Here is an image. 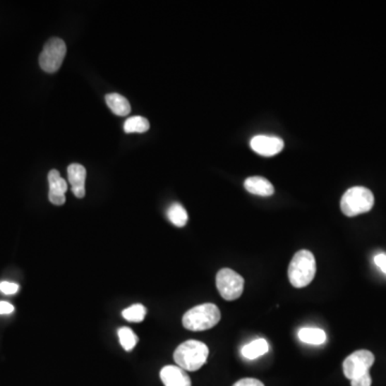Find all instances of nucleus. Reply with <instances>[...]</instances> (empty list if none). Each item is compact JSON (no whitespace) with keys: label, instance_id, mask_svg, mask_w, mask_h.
<instances>
[{"label":"nucleus","instance_id":"1","mask_svg":"<svg viewBox=\"0 0 386 386\" xmlns=\"http://www.w3.org/2000/svg\"><path fill=\"white\" fill-rule=\"evenodd\" d=\"M317 272L315 255L308 251L295 253L289 265L288 276L294 288L301 289L311 284Z\"/></svg>","mask_w":386,"mask_h":386},{"label":"nucleus","instance_id":"2","mask_svg":"<svg viewBox=\"0 0 386 386\" xmlns=\"http://www.w3.org/2000/svg\"><path fill=\"white\" fill-rule=\"evenodd\" d=\"M207 346L198 340H187L177 346L174 361L185 371H197L207 362Z\"/></svg>","mask_w":386,"mask_h":386},{"label":"nucleus","instance_id":"3","mask_svg":"<svg viewBox=\"0 0 386 386\" xmlns=\"http://www.w3.org/2000/svg\"><path fill=\"white\" fill-rule=\"evenodd\" d=\"M222 313L214 304H202L193 307L183 315V325L192 332H203L216 326Z\"/></svg>","mask_w":386,"mask_h":386},{"label":"nucleus","instance_id":"4","mask_svg":"<svg viewBox=\"0 0 386 386\" xmlns=\"http://www.w3.org/2000/svg\"><path fill=\"white\" fill-rule=\"evenodd\" d=\"M373 204L375 197L373 192L367 188L356 186L346 190L342 195L340 207L346 216L355 217L368 212L373 207Z\"/></svg>","mask_w":386,"mask_h":386},{"label":"nucleus","instance_id":"5","mask_svg":"<svg viewBox=\"0 0 386 386\" xmlns=\"http://www.w3.org/2000/svg\"><path fill=\"white\" fill-rule=\"evenodd\" d=\"M67 53L65 41L61 38H51L45 43L39 57L41 69L47 73H55L61 69Z\"/></svg>","mask_w":386,"mask_h":386},{"label":"nucleus","instance_id":"6","mask_svg":"<svg viewBox=\"0 0 386 386\" xmlns=\"http://www.w3.org/2000/svg\"><path fill=\"white\" fill-rule=\"evenodd\" d=\"M217 289L226 301H235L243 294L245 280L230 268L220 270L216 277Z\"/></svg>","mask_w":386,"mask_h":386},{"label":"nucleus","instance_id":"7","mask_svg":"<svg viewBox=\"0 0 386 386\" xmlns=\"http://www.w3.org/2000/svg\"><path fill=\"white\" fill-rule=\"evenodd\" d=\"M375 363V355L368 350H360L349 355L342 364L344 373L349 380L366 375Z\"/></svg>","mask_w":386,"mask_h":386},{"label":"nucleus","instance_id":"8","mask_svg":"<svg viewBox=\"0 0 386 386\" xmlns=\"http://www.w3.org/2000/svg\"><path fill=\"white\" fill-rule=\"evenodd\" d=\"M253 152L263 157L279 154L284 147V142L278 136L255 135L251 141Z\"/></svg>","mask_w":386,"mask_h":386},{"label":"nucleus","instance_id":"9","mask_svg":"<svg viewBox=\"0 0 386 386\" xmlns=\"http://www.w3.org/2000/svg\"><path fill=\"white\" fill-rule=\"evenodd\" d=\"M47 179L49 185V202L54 205H64L66 202V192L68 190L67 181L61 176L57 170L49 171Z\"/></svg>","mask_w":386,"mask_h":386},{"label":"nucleus","instance_id":"10","mask_svg":"<svg viewBox=\"0 0 386 386\" xmlns=\"http://www.w3.org/2000/svg\"><path fill=\"white\" fill-rule=\"evenodd\" d=\"M86 169L82 164L73 163L68 167V179L71 185L72 193L78 199L85 197Z\"/></svg>","mask_w":386,"mask_h":386},{"label":"nucleus","instance_id":"11","mask_svg":"<svg viewBox=\"0 0 386 386\" xmlns=\"http://www.w3.org/2000/svg\"><path fill=\"white\" fill-rule=\"evenodd\" d=\"M160 379L164 386H191V379L183 369L179 366L163 367Z\"/></svg>","mask_w":386,"mask_h":386},{"label":"nucleus","instance_id":"12","mask_svg":"<svg viewBox=\"0 0 386 386\" xmlns=\"http://www.w3.org/2000/svg\"><path fill=\"white\" fill-rule=\"evenodd\" d=\"M243 186H245L246 190L253 195H261V197H270L274 195V186L268 179L262 176L248 177Z\"/></svg>","mask_w":386,"mask_h":386},{"label":"nucleus","instance_id":"13","mask_svg":"<svg viewBox=\"0 0 386 386\" xmlns=\"http://www.w3.org/2000/svg\"><path fill=\"white\" fill-rule=\"evenodd\" d=\"M109 109L117 116H127L131 112V105L128 99L119 94H109L105 96Z\"/></svg>","mask_w":386,"mask_h":386},{"label":"nucleus","instance_id":"14","mask_svg":"<svg viewBox=\"0 0 386 386\" xmlns=\"http://www.w3.org/2000/svg\"><path fill=\"white\" fill-rule=\"evenodd\" d=\"M298 338L305 344L319 346L325 344L326 334L321 328L304 327L299 330Z\"/></svg>","mask_w":386,"mask_h":386},{"label":"nucleus","instance_id":"15","mask_svg":"<svg viewBox=\"0 0 386 386\" xmlns=\"http://www.w3.org/2000/svg\"><path fill=\"white\" fill-rule=\"evenodd\" d=\"M268 350H270L268 342L265 339L260 338V339L253 340L251 344H246L241 349V354L247 360H255L258 357L266 354Z\"/></svg>","mask_w":386,"mask_h":386},{"label":"nucleus","instance_id":"16","mask_svg":"<svg viewBox=\"0 0 386 386\" xmlns=\"http://www.w3.org/2000/svg\"><path fill=\"white\" fill-rule=\"evenodd\" d=\"M169 220L174 224L175 227L183 228L187 224L188 214L187 210L179 203H174L169 207L168 212Z\"/></svg>","mask_w":386,"mask_h":386},{"label":"nucleus","instance_id":"17","mask_svg":"<svg viewBox=\"0 0 386 386\" xmlns=\"http://www.w3.org/2000/svg\"><path fill=\"white\" fill-rule=\"evenodd\" d=\"M150 121L145 117L132 116L125 121L123 130L126 133H144L150 130Z\"/></svg>","mask_w":386,"mask_h":386},{"label":"nucleus","instance_id":"18","mask_svg":"<svg viewBox=\"0 0 386 386\" xmlns=\"http://www.w3.org/2000/svg\"><path fill=\"white\" fill-rule=\"evenodd\" d=\"M119 338L121 346H123L127 352L133 350L134 346H135L136 344H138V342H139V338L133 333V330L130 327H126V326L119 328Z\"/></svg>","mask_w":386,"mask_h":386},{"label":"nucleus","instance_id":"19","mask_svg":"<svg viewBox=\"0 0 386 386\" xmlns=\"http://www.w3.org/2000/svg\"><path fill=\"white\" fill-rule=\"evenodd\" d=\"M121 315H123V319L127 321L140 323L145 319L146 308L142 304H134L129 308L123 310Z\"/></svg>","mask_w":386,"mask_h":386},{"label":"nucleus","instance_id":"20","mask_svg":"<svg viewBox=\"0 0 386 386\" xmlns=\"http://www.w3.org/2000/svg\"><path fill=\"white\" fill-rule=\"evenodd\" d=\"M18 284H14V282H0V292L4 293L6 295H13L16 293H18Z\"/></svg>","mask_w":386,"mask_h":386},{"label":"nucleus","instance_id":"21","mask_svg":"<svg viewBox=\"0 0 386 386\" xmlns=\"http://www.w3.org/2000/svg\"><path fill=\"white\" fill-rule=\"evenodd\" d=\"M371 383H373V380H371L370 373H369L361 375L356 379L351 380V386H371Z\"/></svg>","mask_w":386,"mask_h":386},{"label":"nucleus","instance_id":"22","mask_svg":"<svg viewBox=\"0 0 386 386\" xmlns=\"http://www.w3.org/2000/svg\"><path fill=\"white\" fill-rule=\"evenodd\" d=\"M233 386H264V384L260 380L246 378V379L239 380Z\"/></svg>","mask_w":386,"mask_h":386},{"label":"nucleus","instance_id":"23","mask_svg":"<svg viewBox=\"0 0 386 386\" xmlns=\"http://www.w3.org/2000/svg\"><path fill=\"white\" fill-rule=\"evenodd\" d=\"M375 263L384 274L386 275V255L385 253H379L375 257Z\"/></svg>","mask_w":386,"mask_h":386},{"label":"nucleus","instance_id":"24","mask_svg":"<svg viewBox=\"0 0 386 386\" xmlns=\"http://www.w3.org/2000/svg\"><path fill=\"white\" fill-rule=\"evenodd\" d=\"M14 306L8 301H0V315H10L13 313Z\"/></svg>","mask_w":386,"mask_h":386}]
</instances>
